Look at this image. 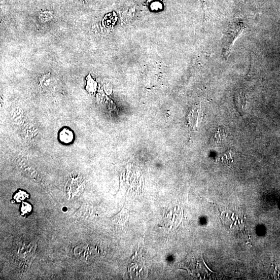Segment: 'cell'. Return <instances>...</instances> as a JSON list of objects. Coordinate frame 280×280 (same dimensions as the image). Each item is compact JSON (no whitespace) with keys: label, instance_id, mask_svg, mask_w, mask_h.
Segmentation results:
<instances>
[{"label":"cell","instance_id":"6da1fadb","mask_svg":"<svg viewBox=\"0 0 280 280\" xmlns=\"http://www.w3.org/2000/svg\"><path fill=\"white\" fill-rule=\"evenodd\" d=\"M244 29V24L241 21L232 22L228 27L223 42L222 56L224 58L227 59L229 57L233 44Z\"/></svg>","mask_w":280,"mask_h":280},{"label":"cell","instance_id":"3957f363","mask_svg":"<svg viewBox=\"0 0 280 280\" xmlns=\"http://www.w3.org/2000/svg\"><path fill=\"white\" fill-rule=\"evenodd\" d=\"M36 251V245L29 244L27 247V250L21 252L18 255V261H20V264L23 265L22 267L27 268L30 266L32 261L34 260Z\"/></svg>","mask_w":280,"mask_h":280},{"label":"cell","instance_id":"52a82bcc","mask_svg":"<svg viewBox=\"0 0 280 280\" xmlns=\"http://www.w3.org/2000/svg\"><path fill=\"white\" fill-rule=\"evenodd\" d=\"M21 211L23 215L28 214L32 211V206L28 203L23 202L21 205Z\"/></svg>","mask_w":280,"mask_h":280},{"label":"cell","instance_id":"5b68a950","mask_svg":"<svg viewBox=\"0 0 280 280\" xmlns=\"http://www.w3.org/2000/svg\"><path fill=\"white\" fill-rule=\"evenodd\" d=\"M60 142L65 145H70L74 143L75 135L73 130L69 128L64 127L60 130L58 133Z\"/></svg>","mask_w":280,"mask_h":280},{"label":"cell","instance_id":"8992f818","mask_svg":"<svg viewBox=\"0 0 280 280\" xmlns=\"http://www.w3.org/2000/svg\"><path fill=\"white\" fill-rule=\"evenodd\" d=\"M28 194L23 191H19L14 196V200L18 202H21L28 198Z\"/></svg>","mask_w":280,"mask_h":280},{"label":"cell","instance_id":"277c9868","mask_svg":"<svg viewBox=\"0 0 280 280\" xmlns=\"http://www.w3.org/2000/svg\"><path fill=\"white\" fill-rule=\"evenodd\" d=\"M84 184L81 179L73 180L67 188V195L69 198H74L79 196L83 192Z\"/></svg>","mask_w":280,"mask_h":280},{"label":"cell","instance_id":"7a4b0ae2","mask_svg":"<svg viewBox=\"0 0 280 280\" xmlns=\"http://www.w3.org/2000/svg\"><path fill=\"white\" fill-rule=\"evenodd\" d=\"M202 119V112L199 105H195L190 112L187 120L190 127L197 131Z\"/></svg>","mask_w":280,"mask_h":280}]
</instances>
